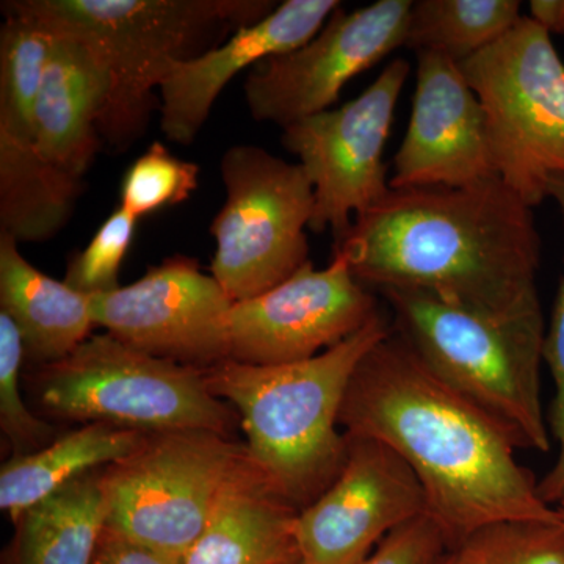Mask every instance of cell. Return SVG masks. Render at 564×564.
Listing matches in <instances>:
<instances>
[{
    "label": "cell",
    "mask_w": 564,
    "mask_h": 564,
    "mask_svg": "<svg viewBox=\"0 0 564 564\" xmlns=\"http://www.w3.org/2000/svg\"><path fill=\"white\" fill-rule=\"evenodd\" d=\"M24 340L10 315L0 311V429L13 456L29 455L55 440L54 429L29 410L20 391Z\"/></svg>",
    "instance_id": "cell-27"
},
{
    "label": "cell",
    "mask_w": 564,
    "mask_h": 564,
    "mask_svg": "<svg viewBox=\"0 0 564 564\" xmlns=\"http://www.w3.org/2000/svg\"><path fill=\"white\" fill-rule=\"evenodd\" d=\"M91 564H184L180 556L152 549L104 527Z\"/></svg>",
    "instance_id": "cell-31"
},
{
    "label": "cell",
    "mask_w": 564,
    "mask_h": 564,
    "mask_svg": "<svg viewBox=\"0 0 564 564\" xmlns=\"http://www.w3.org/2000/svg\"><path fill=\"white\" fill-rule=\"evenodd\" d=\"M380 292L393 333L437 380L488 415L518 451L549 452L540 378L544 317L505 322L413 289Z\"/></svg>",
    "instance_id": "cell-5"
},
{
    "label": "cell",
    "mask_w": 564,
    "mask_h": 564,
    "mask_svg": "<svg viewBox=\"0 0 564 564\" xmlns=\"http://www.w3.org/2000/svg\"><path fill=\"white\" fill-rule=\"evenodd\" d=\"M137 221L121 207L111 212L87 248L70 259L66 284L88 296L102 295L121 288L118 282L121 265L131 250Z\"/></svg>",
    "instance_id": "cell-28"
},
{
    "label": "cell",
    "mask_w": 564,
    "mask_h": 564,
    "mask_svg": "<svg viewBox=\"0 0 564 564\" xmlns=\"http://www.w3.org/2000/svg\"><path fill=\"white\" fill-rule=\"evenodd\" d=\"M529 18L549 35H564V0H532Z\"/></svg>",
    "instance_id": "cell-32"
},
{
    "label": "cell",
    "mask_w": 564,
    "mask_h": 564,
    "mask_svg": "<svg viewBox=\"0 0 564 564\" xmlns=\"http://www.w3.org/2000/svg\"><path fill=\"white\" fill-rule=\"evenodd\" d=\"M226 203L210 225V272L234 303L272 291L310 262L314 188L300 163L252 144L223 155Z\"/></svg>",
    "instance_id": "cell-9"
},
{
    "label": "cell",
    "mask_w": 564,
    "mask_h": 564,
    "mask_svg": "<svg viewBox=\"0 0 564 564\" xmlns=\"http://www.w3.org/2000/svg\"><path fill=\"white\" fill-rule=\"evenodd\" d=\"M300 510L251 462L226 486L184 564H295Z\"/></svg>",
    "instance_id": "cell-18"
},
{
    "label": "cell",
    "mask_w": 564,
    "mask_h": 564,
    "mask_svg": "<svg viewBox=\"0 0 564 564\" xmlns=\"http://www.w3.org/2000/svg\"><path fill=\"white\" fill-rule=\"evenodd\" d=\"M248 463L247 447L223 434L148 433L131 455L101 469L106 527L184 558Z\"/></svg>",
    "instance_id": "cell-8"
},
{
    "label": "cell",
    "mask_w": 564,
    "mask_h": 564,
    "mask_svg": "<svg viewBox=\"0 0 564 564\" xmlns=\"http://www.w3.org/2000/svg\"><path fill=\"white\" fill-rule=\"evenodd\" d=\"M340 429L406 463L452 549L499 522L560 519L507 434L437 380L393 329L352 375Z\"/></svg>",
    "instance_id": "cell-2"
},
{
    "label": "cell",
    "mask_w": 564,
    "mask_h": 564,
    "mask_svg": "<svg viewBox=\"0 0 564 564\" xmlns=\"http://www.w3.org/2000/svg\"><path fill=\"white\" fill-rule=\"evenodd\" d=\"M410 63L393 58L362 95L282 129L314 188L310 231L340 239L358 215L391 192L383 155Z\"/></svg>",
    "instance_id": "cell-10"
},
{
    "label": "cell",
    "mask_w": 564,
    "mask_h": 564,
    "mask_svg": "<svg viewBox=\"0 0 564 564\" xmlns=\"http://www.w3.org/2000/svg\"><path fill=\"white\" fill-rule=\"evenodd\" d=\"M558 510H560V513H562V521L564 524V508H558Z\"/></svg>",
    "instance_id": "cell-35"
},
{
    "label": "cell",
    "mask_w": 564,
    "mask_h": 564,
    "mask_svg": "<svg viewBox=\"0 0 564 564\" xmlns=\"http://www.w3.org/2000/svg\"><path fill=\"white\" fill-rule=\"evenodd\" d=\"M199 166L182 161L162 143H152L122 176L120 207L141 217L177 206L198 188Z\"/></svg>",
    "instance_id": "cell-26"
},
{
    "label": "cell",
    "mask_w": 564,
    "mask_h": 564,
    "mask_svg": "<svg viewBox=\"0 0 564 564\" xmlns=\"http://www.w3.org/2000/svg\"><path fill=\"white\" fill-rule=\"evenodd\" d=\"M521 18L518 0H419L404 46L463 63L503 39Z\"/></svg>",
    "instance_id": "cell-23"
},
{
    "label": "cell",
    "mask_w": 564,
    "mask_h": 564,
    "mask_svg": "<svg viewBox=\"0 0 564 564\" xmlns=\"http://www.w3.org/2000/svg\"><path fill=\"white\" fill-rule=\"evenodd\" d=\"M380 313L340 256L326 269L306 262L272 291L232 304L226 317L231 361L281 366L314 358Z\"/></svg>",
    "instance_id": "cell-12"
},
{
    "label": "cell",
    "mask_w": 564,
    "mask_h": 564,
    "mask_svg": "<svg viewBox=\"0 0 564 564\" xmlns=\"http://www.w3.org/2000/svg\"><path fill=\"white\" fill-rule=\"evenodd\" d=\"M411 0H378L355 11L339 7L299 50L254 66L245 98L256 121L281 129L332 109L345 85L406 44Z\"/></svg>",
    "instance_id": "cell-11"
},
{
    "label": "cell",
    "mask_w": 564,
    "mask_h": 564,
    "mask_svg": "<svg viewBox=\"0 0 564 564\" xmlns=\"http://www.w3.org/2000/svg\"><path fill=\"white\" fill-rule=\"evenodd\" d=\"M496 177L485 109L462 66L421 52L410 124L393 158L392 191L469 187Z\"/></svg>",
    "instance_id": "cell-15"
},
{
    "label": "cell",
    "mask_w": 564,
    "mask_h": 564,
    "mask_svg": "<svg viewBox=\"0 0 564 564\" xmlns=\"http://www.w3.org/2000/svg\"><path fill=\"white\" fill-rule=\"evenodd\" d=\"M232 300L195 259L176 256L132 284L91 296L93 322L155 358L206 369L228 355Z\"/></svg>",
    "instance_id": "cell-13"
},
{
    "label": "cell",
    "mask_w": 564,
    "mask_h": 564,
    "mask_svg": "<svg viewBox=\"0 0 564 564\" xmlns=\"http://www.w3.org/2000/svg\"><path fill=\"white\" fill-rule=\"evenodd\" d=\"M54 35L35 22L7 17L0 31V133L33 140V113Z\"/></svg>",
    "instance_id": "cell-24"
},
{
    "label": "cell",
    "mask_w": 564,
    "mask_h": 564,
    "mask_svg": "<svg viewBox=\"0 0 564 564\" xmlns=\"http://www.w3.org/2000/svg\"><path fill=\"white\" fill-rule=\"evenodd\" d=\"M35 388L47 413L66 421L228 437L240 422L209 391L202 369L155 358L109 333L91 334L62 361L41 366Z\"/></svg>",
    "instance_id": "cell-6"
},
{
    "label": "cell",
    "mask_w": 564,
    "mask_h": 564,
    "mask_svg": "<svg viewBox=\"0 0 564 564\" xmlns=\"http://www.w3.org/2000/svg\"><path fill=\"white\" fill-rule=\"evenodd\" d=\"M552 199L558 204L564 220V185L552 193ZM543 361L547 364L555 383L552 426H554L555 437L560 444V455L554 469L545 475L538 488H540L541 497L551 505L558 502V497L564 491V278L560 284L558 295H556L551 326L545 329Z\"/></svg>",
    "instance_id": "cell-29"
},
{
    "label": "cell",
    "mask_w": 564,
    "mask_h": 564,
    "mask_svg": "<svg viewBox=\"0 0 564 564\" xmlns=\"http://www.w3.org/2000/svg\"><path fill=\"white\" fill-rule=\"evenodd\" d=\"M295 564H302V563H295Z\"/></svg>",
    "instance_id": "cell-36"
},
{
    "label": "cell",
    "mask_w": 564,
    "mask_h": 564,
    "mask_svg": "<svg viewBox=\"0 0 564 564\" xmlns=\"http://www.w3.org/2000/svg\"><path fill=\"white\" fill-rule=\"evenodd\" d=\"M367 288L413 289L505 322L543 317L533 209L499 177L392 191L334 247Z\"/></svg>",
    "instance_id": "cell-1"
},
{
    "label": "cell",
    "mask_w": 564,
    "mask_h": 564,
    "mask_svg": "<svg viewBox=\"0 0 564 564\" xmlns=\"http://www.w3.org/2000/svg\"><path fill=\"white\" fill-rule=\"evenodd\" d=\"M437 564H466V562H464L462 554L454 549V551H448Z\"/></svg>",
    "instance_id": "cell-33"
},
{
    "label": "cell",
    "mask_w": 564,
    "mask_h": 564,
    "mask_svg": "<svg viewBox=\"0 0 564 564\" xmlns=\"http://www.w3.org/2000/svg\"><path fill=\"white\" fill-rule=\"evenodd\" d=\"M392 333L378 313L359 332L321 355L281 366L225 359L202 369L215 397L234 408L251 462L302 511L336 480L347 458L340 411L352 375L375 345Z\"/></svg>",
    "instance_id": "cell-3"
},
{
    "label": "cell",
    "mask_w": 564,
    "mask_h": 564,
    "mask_svg": "<svg viewBox=\"0 0 564 564\" xmlns=\"http://www.w3.org/2000/svg\"><path fill=\"white\" fill-rule=\"evenodd\" d=\"M339 7L337 0H285L263 20L236 29L220 46L174 63L159 88L163 133L176 143L191 144L237 74L299 50Z\"/></svg>",
    "instance_id": "cell-16"
},
{
    "label": "cell",
    "mask_w": 564,
    "mask_h": 564,
    "mask_svg": "<svg viewBox=\"0 0 564 564\" xmlns=\"http://www.w3.org/2000/svg\"><path fill=\"white\" fill-rule=\"evenodd\" d=\"M148 433L107 423H84L33 454L11 456L0 469V508L13 524L70 481L120 462Z\"/></svg>",
    "instance_id": "cell-20"
},
{
    "label": "cell",
    "mask_w": 564,
    "mask_h": 564,
    "mask_svg": "<svg viewBox=\"0 0 564 564\" xmlns=\"http://www.w3.org/2000/svg\"><path fill=\"white\" fill-rule=\"evenodd\" d=\"M82 180L47 161L35 141L0 133V234L43 242L68 223Z\"/></svg>",
    "instance_id": "cell-21"
},
{
    "label": "cell",
    "mask_w": 564,
    "mask_h": 564,
    "mask_svg": "<svg viewBox=\"0 0 564 564\" xmlns=\"http://www.w3.org/2000/svg\"><path fill=\"white\" fill-rule=\"evenodd\" d=\"M106 521L101 470H95L22 514L13 564H91Z\"/></svg>",
    "instance_id": "cell-22"
},
{
    "label": "cell",
    "mask_w": 564,
    "mask_h": 564,
    "mask_svg": "<svg viewBox=\"0 0 564 564\" xmlns=\"http://www.w3.org/2000/svg\"><path fill=\"white\" fill-rule=\"evenodd\" d=\"M276 9L267 0H10L7 17L35 22L90 47L109 73L99 135L128 147L144 131L174 63L191 58L209 32L243 28Z\"/></svg>",
    "instance_id": "cell-4"
},
{
    "label": "cell",
    "mask_w": 564,
    "mask_h": 564,
    "mask_svg": "<svg viewBox=\"0 0 564 564\" xmlns=\"http://www.w3.org/2000/svg\"><path fill=\"white\" fill-rule=\"evenodd\" d=\"M18 245L0 234V311L20 329L25 358L40 367L62 361L91 336V296L40 272Z\"/></svg>",
    "instance_id": "cell-19"
},
{
    "label": "cell",
    "mask_w": 564,
    "mask_h": 564,
    "mask_svg": "<svg viewBox=\"0 0 564 564\" xmlns=\"http://www.w3.org/2000/svg\"><path fill=\"white\" fill-rule=\"evenodd\" d=\"M336 480L296 519L302 564H358L393 530L429 513L413 470L388 445L348 437Z\"/></svg>",
    "instance_id": "cell-14"
},
{
    "label": "cell",
    "mask_w": 564,
    "mask_h": 564,
    "mask_svg": "<svg viewBox=\"0 0 564 564\" xmlns=\"http://www.w3.org/2000/svg\"><path fill=\"white\" fill-rule=\"evenodd\" d=\"M459 66L484 106L497 177L534 209L564 185V63L552 36L522 17Z\"/></svg>",
    "instance_id": "cell-7"
},
{
    "label": "cell",
    "mask_w": 564,
    "mask_h": 564,
    "mask_svg": "<svg viewBox=\"0 0 564 564\" xmlns=\"http://www.w3.org/2000/svg\"><path fill=\"white\" fill-rule=\"evenodd\" d=\"M466 564H564V524L505 521L484 527L456 547Z\"/></svg>",
    "instance_id": "cell-25"
},
{
    "label": "cell",
    "mask_w": 564,
    "mask_h": 564,
    "mask_svg": "<svg viewBox=\"0 0 564 564\" xmlns=\"http://www.w3.org/2000/svg\"><path fill=\"white\" fill-rule=\"evenodd\" d=\"M448 551L443 527L425 513L393 530L358 564H437Z\"/></svg>",
    "instance_id": "cell-30"
},
{
    "label": "cell",
    "mask_w": 564,
    "mask_h": 564,
    "mask_svg": "<svg viewBox=\"0 0 564 564\" xmlns=\"http://www.w3.org/2000/svg\"><path fill=\"white\" fill-rule=\"evenodd\" d=\"M556 503L560 505L558 508H564V491L562 492V496H560L558 502Z\"/></svg>",
    "instance_id": "cell-34"
},
{
    "label": "cell",
    "mask_w": 564,
    "mask_h": 564,
    "mask_svg": "<svg viewBox=\"0 0 564 564\" xmlns=\"http://www.w3.org/2000/svg\"><path fill=\"white\" fill-rule=\"evenodd\" d=\"M109 93V73L90 47L54 35L33 113V141L41 155L82 180L101 144L99 122Z\"/></svg>",
    "instance_id": "cell-17"
}]
</instances>
